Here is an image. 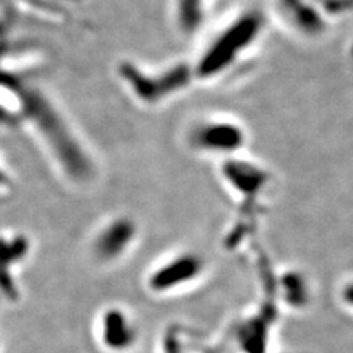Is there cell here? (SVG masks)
<instances>
[{
    "mask_svg": "<svg viewBox=\"0 0 353 353\" xmlns=\"http://www.w3.org/2000/svg\"><path fill=\"white\" fill-rule=\"evenodd\" d=\"M136 239V225L128 219H115L99 231L94 240V253L105 262L124 256Z\"/></svg>",
    "mask_w": 353,
    "mask_h": 353,
    "instance_id": "obj_1",
    "label": "cell"
},
{
    "mask_svg": "<svg viewBox=\"0 0 353 353\" xmlns=\"http://www.w3.org/2000/svg\"><path fill=\"white\" fill-rule=\"evenodd\" d=\"M102 343L112 352H127L137 340V327L124 309H108L99 323Z\"/></svg>",
    "mask_w": 353,
    "mask_h": 353,
    "instance_id": "obj_2",
    "label": "cell"
}]
</instances>
